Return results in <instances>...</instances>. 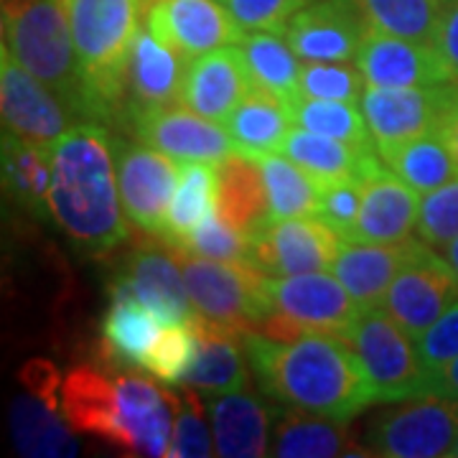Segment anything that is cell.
Masks as SVG:
<instances>
[{
	"label": "cell",
	"mask_w": 458,
	"mask_h": 458,
	"mask_svg": "<svg viewBox=\"0 0 458 458\" xmlns=\"http://www.w3.org/2000/svg\"><path fill=\"white\" fill-rule=\"evenodd\" d=\"M242 342L258 387L278 405L349 423L377 403L372 379L342 336L306 334L276 342L250 331Z\"/></svg>",
	"instance_id": "6da1fadb"
},
{
	"label": "cell",
	"mask_w": 458,
	"mask_h": 458,
	"mask_svg": "<svg viewBox=\"0 0 458 458\" xmlns=\"http://www.w3.org/2000/svg\"><path fill=\"white\" fill-rule=\"evenodd\" d=\"M49 212L89 258H105L128 240L114 140L102 123H77L51 148Z\"/></svg>",
	"instance_id": "7a4b0ae2"
},
{
	"label": "cell",
	"mask_w": 458,
	"mask_h": 458,
	"mask_svg": "<svg viewBox=\"0 0 458 458\" xmlns=\"http://www.w3.org/2000/svg\"><path fill=\"white\" fill-rule=\"evenodd\" d=\"M82 72L89 120H128V64L143 0H64Z\"/></svg>",
	"instance_id": "3957f363"
},
{
	"label": "cell",
	"mask_w": 458,
	"mask_h": 458,
	"mask_svg": "<svg viewBox=\"0 0 458 458\" xmlns=\"http://www.w3.org/2000/svg\"><path fill=\"white\" fill-rule=\"evenodd\" d=\"M0 8L3 47L64 99L77 123H87L89 102L64 5L59 0H0Z\"/></svg>",
	"instance_id": "277c9868"
},
{
	"label": "cell",
	"mask_w": 458,
	"mask_h": 458,
	"mask_svg": "<svg viewBox=\"0 0 458 458\" xmlns=\"http://www.w3.org/2000/svg\"><path fill=\"white\" fill-rule=\"evenodd\" d=\"M194 311L219 327L250 334L273 306L267 298V273L247 260H207L176 255Z\"/></svg>",
	"instance_id": "5b68a950"
},
{
	"label": "cell",
	"mask_w": 458,
	"mask_h": 458,
	"mask_svg": "<svg viewBox=\"0 0 458 458\" xmlns=\"http://www.w3.org/2000/svg\"><path fill=\"white\" fill-rule=\"evenodd\" d=\"M342 339L357 352L364 364L379 405H394L410 397L433 394L418 344L387 311H361Z\"/></svg>",
	"instance_id": "8992f818"
},
{
	"label": "cell",
	"mask_w": 458,
	"mask_h": 458,
	"mask_svg": "<svg viewBox=\"0 0 458 458\" xmlns=\"http://www.w3.org/2000/svg\"><path fill=\"white\" fill-rule=\"evenodd\" d=\"M379 412L364 433L372 456H451L458 438V403L443 394H420Z\"/></svg>",
	"instance_id": "52a82bcc"
},
{
	"label": "cell",
	"mask_w": 458,
	"mask_h": 458,
	"mask_svg": "<svg viewBox=\"0 0 458 458\" xmlns=\"http://www.w3.org/2000/svg\"><path fill=\"white\" fill-rule=\"evenodd\" d=\"M458 99V82L430 87H372L361 95V113L375 138L377 153L385 156L423 132L438 131L443 117Z\"/></svg>",
	"instance_id": "ba28073f"
},
{
	"label": "cell",
	"mask_w": 458,
	"mask_h": 458,
	"mask_svg": "<svg viewBox=\"0 0 458 458\" xmlns=\"http://www.w3.org/2000/svg\"><path fill=\"white\" fill-rule=\"evenodd\" d=\"M456 301L458 278L454 267L438 255V250L418 237L379 309L390 313L412 339H418Z\"/></svg>",
	"instance_id": "9c48e42d"
},
{
	"label": "cell",
	"mask_w": 458,
	"mask_h": 458,
	"mask_svg": "<svg viewBox=\"0 0 458 458\" xmlns=\"http://www.w3.org/2000/svg\"><path fill=\"white\" fill-rule=\"evenodd\" d=\"M174 161L176 158L146 143H114L117 183L125 216L131 225L153 237L164 234L168 207L179 183L181 168Z\"/></svg>",
	"instance_id": "30bf717a"
},
{
	"label": "cell",
	"mask_w": 458,
	"mask_h": 458,
	"mask_svg": "<svg viewBox=\"0 0 458 458\" xmlns=\"http://www.w3.org/2000/svg\"><path fill=\"white\" fill-rule=\"evenodd\" d=\"M344 237L318 214L270 222L252 237L250 262L267 276H301L331 270Z\"/></svg>",
	"instance_id": "8fae6325"
},
{
	"label": "cell",
	"mask_w": 458,
	"mask_h": 458,
	"mask_svg": "<svg viewBox=\"0 0 458 458\" xmlns=\"http://www.w3.org/2000/svg\"><path fill=\"white\" fill-rule=\"evenodd\" d=\"M0 110L5 131L44 148L56 146V140L77 125L64 99L18 64L5 47L0 54Z\"/></svg>",
	"instance_id": "7c38bea8"
},
{
	"label": "cell",
	"mask_w": 458,
	"mask_h": 458,
	"mask_svg": "<svg viewBox=\"0 0 458 458\" xmlns=\"http://www.w3.org/2000/svg\"><path fill=\"white\" fill-rule=\"evenodd\" d=\"M267 298L273 311L291 318L306 334L344 336L364 311L342 280L327 273L267 276Z\"/></svg>",
	"instance_id": "4fadbf2b"
},
{
	"label": "cell",
	"mask_w": 458,
	"mask_h": 458,
	"mask_svg": "<svg viewBox=\"0 0 458 458\" xmlns=\"http://www.w3.org/2000/svg\"><path fill=\"white\" fill-rule=\"evenodd\" d=\"M143 21L186 62L207 51L237 47L247 33L222 0H153Z\"/></svg>",
	"instance_id": "5bb4252c"
},
{
	"label": "cell",
	"mask_w": 458,
	"mask_h": 458,
	"mask_svg": "<svg viewBox=\"0 0 458 458\" xmlns=\"http://www.w3.org/2000/svg\"><path fill=\"white\" fill-rule=\"evenodd\" d=\"M367 29L354 0H313L285 23L283 36L303 62H352Z\"/></svg>",
	"instance_id": "9a60e30c"
},
{
	"label": "cell",
	"mask_w": 458,
	"mask_h": 458,
	"mask_svg": "<svg viewBox=\"0 0 458 458\" xmlns=\"http://www.w3.org/2000/svg\"><path fill=\"white\" fill-rule=\"evenodd\" d=\"M140 143L164 150L165 156L186 161H207L219 164L232 153V138L227 128L216 120L194 113L189 107H158L135 113L128 120Z\"/></svg>",
	"instance_id": "2e32d148"
},
{
	"label": "cell",
	"mask_w": 458,
	"mask_h": 458,
	"mask_svg": "<svg viewBox=\"0 0 458 458\" xmlns=\"http://www.w3.org/2000/svg\"><path fill=\"white\" fill-rule=\"evenodd\" d=\"M357 66L372 87H430L454 82L436 44L367 29Z\"/></svg>",
	"instance_id": "e0dca14e"
},
{
	"label": "cell",
	"mask_w": 458,
	"mask_h": 458,
	"mask_svg": "<svg viewBox=\"0 0 458 458\" xmlns=\"http://www.w3.org/2000/svg\"><path fill=\"white\" fill-rule=\"evenodd\" d=\"M171 247L140 245L131 255L125 270L117 276L113 288L128 291L140 303H146L165 327L183 324L194 316V303L186 291L183 270Z\"/></svg>",
	"instance_id": "ac0fdd59"
},
{
	"label": "cell",
	"mask_w": 458,
	"mask_h": 458,
	"mask_svg": "<svg viewBox=\"0 0 458 458\" xmlns=\"http://www.w3.org/2000/svg\"><path fill=\"white\" fill-rule=\"evenodd\" d=\"M250 89L252 82L240 44L222 47L186 64L181 105L209 120L225 123Z\"/></svg>",
	"instance_id": "d6986e66"
},
{
	"label": "cell",
	"mask_w": 458,
	"mask_h": 458,
	"mask_svg": "<svg viewBox=\"0 0 458 458\" xmlns=\"http://www.w3.org/2000/svg\"><path fill=\"white\" fill-rule=\"evenodd\" d=\"M120 418L125 433V454L168 456L174 438L176 393L164 390L143 377H117Z\"/></svg>",
	"instance_id": "ffe728a7"
},
{
	"label": "cell",
	"mask_w": 458,
	"mask_h": 458,
	"mask_svg": "<svg viewBox=\"0 0 458 458\" xmlns=\"http://www.w3.org/2000/svg\"><path fill=\"white\" fill-rule=\"evenodd\" d=\"M420 194L382 164L364 176L361 212L352 242H408L418 232Z\"/></svg>",
	"instance_id": "44dd1931"
},
{
	"label": "cell",
	"mask_w": 458,
	"mask_h": 458,
	"mask_svg": "<svg viewBox=\"0 0 458 458\" xmlns=\"http://www.w3.org/2000/svg\"><path fill=\"white\" fill-rule=\"evenodd\" d=\"M186 59L171 49L148 26H143L131 51L128 64V120L135 113L171 107L181 102Z\"/></svg>",
	"instance_id": "7402d4cb"
},
{
	"label": "cell",
	"mask_w": 458,
	"mask_h": 458,
	"mask_svg": "<svg viewBox=\"0 0 458 458\" xmlns=\"http://www.w3.org/2000/svg\"><path fill=\"white\" fill-rule=\"evenodd\" d=\"M62 415L72 430L125 451L117 385L92 367H77L62 385Z\"/></svg>",
	"instance_id": "603a6c76"
},
{
	"label": "cell",
	"mask_w": 458,
	"mask_h": 458,
	"mask_svg": "<svg viewBox=\"0 0 458 458\" xmlns=\"http://www.w3.org/2000/svg\"><path fill=\"white\" fill-rule=\"evenodd\" d=\"M191 324L199 334V352L194 367L181 385L204 394H225L250 387V360L242 334L219 327L194 311Z\"/></svg>",
	"instance_id": "cb8c5ba5"
},
{
	"label": "cell",
	"mask_w": 458,
	"mask_h": 458,
	"mask_svg": "<svg viewBox=\"0 0 458 458\" xmlns=\"http://www.w3.org/2000/svg\"><path fill=\"white\" fill-rule=\"evenodd\" d=\"M216 456L260 458L270 454V410L258 394H214L207 400Z\"/></svg>",
	"instance_id": "d4e9b609"
},
{
	"label": "cell",
	"mask_w": 458,
	"mask_h": 458,
	"mask_svg": "<svg viewBox=\"0 0 458 458\" xmlns=\"http://www.w3.org/2000/svg\"><path fill=\"white\" fill-rule=\"evenodd\" d=\"M418 237L397 245L382 242H344L339 258L334 262V276L361 309H379L393 285L394 276L405 265Z\"/></svg>",
	"instance_id": "484cf974"
},
{
	"label": "cell",
	"mask_w": 458,
	"mask_h": 458,
	"mask_svg": "<svg viewBox=\"0 0 458 458\" xmlns=\"http://www.w3.org/2000/svg\"><path fill=\"white\" fill-rule=\"evenodd\" d=\"M270 456L278 458H331V456H372L360 451L344 420H331L303 410L278 408L273 428Z\"/></svg>",
	"instance_id": "4316f807"
},
{
	"label": "cell",
	"mask_w": 458,
	"mask_h": 458,
	"mask_svg": "<svg viewBox=\"0 0 458 458\" xmlns=\"http://www.w3.org/2000/svg\"><path fill=\"white\" fill-rule=\"evenodd\" d=\"M280 150L301 168H306L321 186H331L336 181L354 179V176L364 179L385 164L377 150L354 148L344 140L318 135L298 125L295 131L288 132Z\"/></svg>",
	"instance_id": "83f0119b"
},
{
	"label": "cell",
	"mask_w": 458,
	"mask_h": 458,
	"mask_svg": "<svg viewBox=\"0 0 458 458\" xmlns=\"http://www.w3.org/2000/svg\"><path fill=\"white\" fill-rule=\"evenodd\" d=\"M219 171V207L216 212L229 225L240 227L250 237L270 225V201L267 186L258 164L245 153H229L216 164Z\"/></svg>",
	"instance_id": "f1b7e54d"
},
{
	"label": "cell",
	"mask_w": 458,
	"mask_h": 458,
	"mask_svg": "<svg viewBox=\"0 0 458 458\" xmlns=\"http://www.w3.org/2000/svg\"><path fill=\"white\" fill-rule=\"evenodd\" d=\"M291 123H293L291 105L258 87H252L225 120L234 150L245 153L250 158L278 153L291 132Z\"/></svg>",
	"instance_id": "f546056e"
},
{
	"label": "cell",
	"mask_w": 458,
	"mask_h": 458,
	"mask_svg": "<svg viewBox=\"0 0 458 458\" xmlns=\"http://www.w3.org/2000/svg\"><path fill=\"white\" fill-rule=\"evenodd\" d=\"M164 321L128 291L113 288V303L102 324V342L114 364H146L148 352L161 336Z\"/></svg>",
	"instance_id": "4dcf8cb0"
},
{
	"label": "cell",
	"mask_w": 458,
	"mask_h": 458,
	"mask_svg": "<svg viewBox=\"0 0 458 458\" xmlns=\"http://www.w3.org/2000/svg\"><path fill=\"white\" fill-rule=\"evenodd\" d=\"M3 183L18 207L44 219L49 212L51 148L36 146L13 131L3 132Z\"/></svg>",
	"instance_id": "1f68e13d"
},
{
	"label": "cell",
	"mask_w": 458,
	"mask_h": 458,
	"mask_svg": "<svg viewBox=\"0 0 458 458\" xmlns=\"http://www.w3.org/2000/svg\"><path fill=\"white\" fill-rule=\"evenodd\" d=\"M240 49L245 56L250 82L258 89L276 95L293 105L301 99V72L298 54L278 31H252L242 36Z\"/></svg>",
	"instance_id": "d6a6232c"
},
{
	"label": "cell",
	"mask_w": 458,
	"mask_h": 458,
	"mask_svg": "<svg viewBox=\"0 0 458 458\" xmlns=\"http://www.w3.org/2000/svg\"><path fill=\"white\" fill-rule=\"evenodd\" d=\"M219 207V171L216 164L186 161L181 164L179 183L168 207L165 229L161 234L165 245L181 242L189 232L212 216Z\"/></svg>",
	"instance_id": "836d02e7"
},
{
	"label": "cell",
	"mask_w": 458,
	"mask_h": 458,
	"mask_svg": "<svg viewBox=\"0 0 458 458\" xmlns=\"http://www.w3.org/2000/svg\"><path fill=\"white\" fill-rule=\"evenodd\" d=\"M385 165L408 183L420 197L458 176V161L441 131L412 138L382 156Z\"/></svg>",
	"instance_id": "e575fe53"
},
{
	"label": "cell",
	"mask_w": 458,
	"mask_h": 458,
	"mask_svg": "<svg viewBox=\"0 0 458 458\" xmlns=\"http://www.w3.org/2000/svg\"><path fill=\"white\" fill-rule=\"evenodd\" d=\"M66 420V418H64ZM56 415V408L36 394L18 397L11 410V433L23 456H74L77 441Z\"/></svg>",
	"instance_id": "d590c367"
},
{
	"label": "cell",
	"mask_w": 458,
	"mask_h": 458,
	"mask_svg": "<svg viewBox=\"0 0 458 458\" xmlns=\"http://www.w3.org/2000/svg\"><path fill=\"white\" fill-rule=\"evenodd\" d=\"M258 164H260L265 186H267L270 222L318 214L324 186L313 179L306 168H301L288 156L283 158L278 153L258 156Z\"/></svg>",
	"instance_id": "8d00e7d4"
},
{
	"label": "cell",
	"mask_w": 458,
	"mask_h": 458,
	"mask_svg": "<svg viewBox=\"0 0 458 458\" xmlns=\"http://www.w3.org/2000/svg\"><path fill=\"white\" fill-rule=\"evenodd\" d=\"M369 29L433 44L441 23V0H354Z\"/></svg>",
	"instance_id": "74e56055"
},
{
	"label": "cell",
	"mask_w": 458,
	"mask_h": 458,
	"mask_svg": "<svg viewBox=\"0 0 458 458\" xmlns=\"http://www.w3.org/2000/svg\"><path fill=\"white\" fill-rule=\"evenodd\" d=\"M291 110H293V123L298 128L336 138V140H344L354 148L377 150L367 117L354 102L301 98L291 105Z\"/></svg>",
	"instance_id": "f35d334b"
},
{
	"label": "cell",
	"mask_w": 458,
	"mask_h": 458,
	"mask_svg": "<svg viewBox=\"0 0 458 458\" xmlns=\"http://www.w3.org/2000/svg\"><path fill=\"white\" fill-rule=\"evenodd\" d=\"M174 255H197L207 260H247L252 258V237L240 227L229 225L219 212L207 216L194 232H189L181 242H174Z\"/></svg>",
	"instance_id": "ab89813d"
},
{
	"label": "cell",
	"mask_w": 458,
	"mask_h": 458,
	"mask_svg": "<svg viewBox=\"0 0 458 458\" xmlns=\"http://www.w3.org/2000/svg\"><path fill=\"white\" fill-rule=\"evenodd\" d=\"M197 352L199 334L189 318L183 324H174L161 331L158 342L148 352L143 369L156 379H161L164 385H181L197 361Z\"/></svg>",
	"instance_id": "60d3db41"
},
{
	"label": "cell",
	"mask_w": 458,
	"mask_h": 458,
	"mask_svg": "<svg viewBox=\"0 0 458 458\" xmlns=\"http://www.w3.org/2000/svg\"><path fill=\"white\" fill-rule=\"evenodd\" d=\"M367 80L349 62H309L301 72V98L360 105Z\"/></svg>",
	"instance_id": "b9f144b4"
},
{
	"label": "cell",
	"mask_w": 458,
	"mask_h": 458,
	"mask_svg": "<svg viewBox=\"0 0 458 458\" xmlns=\"http://www.w3.org/2000/svg\"><path fill=\"white\" fill-rule=\"evenodd\" d=\"M418 237L438 252L458 237V176L420 197Z\"/></svg>",
	"instance_id": "7bdbcfd3"
},
{
	"label": "cell",
	"mask_w": 458,
	"mask_h": 458,
	"mask_svg": "<svg viewBox=\"0 0 458 458\" xmlns=\"http://www.w3.org/2000/svg\"><path fill=\"white\" fill-rule=\"evenodd\" d=\"M176 393V415H174V438H171V458H207L216 454L209 428L204 420V408L194 387L179 385Z\"/></svg>",
	"instance_id": "ee69618b"
},
{
	"label": "cell",
	"mask_w": 458,
	"mask_h": 458,
	"mask_svg": "<svg viewBox=\"0 0 458 458\" xmlns=\"http://www.w3.org/2000/svg\"><path fill=\"white\" fill-rule=\"evenodd\" d=\"M361 197H364V179L357 176L324 186L318 216L342 234L344 242H352L354 237L361 212Z\"/></svg>",
	"instance_id": "f6af8a7d"
},
{
	"label": "cell",
	"mask_w": 458,
	"mask_h": 458,
	"mask_svg": "<svg viewBox=\"0 0 458 458\" xmlns=\"http://www.w3.org/2000/svg\"><path fill=\"white\" fill-rule=\"evenodd\" d=\"M415 344H418L420 360L426 364L428 377H430V393H433L436 377L458 357V301L433 327L426 328L415 339Z\"/></svg>",
	"instance_id": "bcb514c9"
},
{
	"label": "cell",
	"mask_w": 458,
	"mask_h": 458,
	"mask_svg": "<svg viewBox=\"0 0 458 458\" xmlns=\"http://www.w3.org/2000/svg\"><path fill=\"white\" fill-rule=\"evenodd\" d=\"M245 31H278L313 0H222Z\"/></svg>",
	"instance_id": "7dc6e473"
},
{
	"label": "cell",
	"mask_w": 458,
	"mask_h": 458,
	"mask_svg": "<svg viewBox=\"0 0 458 458\" xmlns=\"http://www.w3.org/2000/svg\"><path fill=\"white\" fill-rule=\"evenodd\" d=\"M18 379H21V385L29 393L56 408V393L62 390L64 382L59 379V372H56V367L49 360L26 361L21 367V372H18Z\"/></svg>",
	"instance_id": "c3c4849f"
},
{
	"label": "cell",
	"mask_w": 458,
	"mask_h": 458,
	"mask_svg": "<svg viewBox=\"0 0 458 458\" xmlns=\"http://www.w3.org/2000/svg\"><path fill=\"white\" fill-rule=\"evenodd\" d=\"M436 49L441 51L443 62L448 66L454 82H458V0L443 3L441 23L436 33Z\"/></svg>",
	"instance_id": "681fc988"
},
{
	"label": "cell",
	"mask_w": 458,
	"mask_h": 458,
	"mask_svg": "<svg viewBox=\"0 0 458 458\" xmlns=\"http://www.w3.org/2000/svg\"><path fill=\"white\" fill-rule=\"evenodd\" d=\"M433 394H443L458 403V357L433 382Z\"/></svg>",
	"instance_id": "f907efd6"
},
{
	"label": "cell",
	"mask_w": 458,
	"mask_h": 458,
	"mask_svg": "<svg viewBox=\"0 0 458 458\" xmlns=\"http://www.w3.org/2000/svg\"><path fill=\"white\" fill-rule=\"evenodd\" d=\"M438 131L443 132V138H445V143H448V148H451L454 158L458 161V99L454 102V107L448 110V114L443 117V123Z\"/></svg>",
	"instance_id": "816d5d0a"
},
{
	"label": "cell",
	"mask_w": 458,
	"mask_h": 458,
	"mask_svg": "<svg viewBox=\"0 0 458 458\" xmlns=\"http://www.w3.org/2000/svg\"><path fill=\"white\" fill-rule=\"evenodd\" d=\"M445 260H448V265L454 267V273H456V278H458V237L451 242V245L445 247Z\"/></svg>",
	"instance_id": "f5cc1de1"
},
{
	"label": "cell",
	"mask_w": 458,
	"mask_h": 458,
	"mask_svg": "<svg viewBox=\"0 0 458 458\" xmlns=\"http://www.w3.org/2000/svg\"><path fill=\"white\" fill-rule=\"evenodd\" d=\"M451 456L458 458V438H456V443H454V451H451Z\"/></svg>",
	"instance_id": "db71d44e"
},
{
	"label": "cell",
	"mask_w": 458,
	"mask_h": 458,
	"mask_svg": "<svg viewBox=\"0 0 458 458\" xmlns=\"http://www.w3.org/2000/svg\"><path fill=\"white\" fill-rule=\"evenodd\" d=\"M150 3H153V0H143V13H146V8L150 5Z\"/></svg>",
	"instance_id": "11a10c76"
},
{
	"label": "cell",
	"mask_w": 458,
	"mask_h": 458,
	"mask_svg": "<svg viewBox=\"0 0 458 458\" xmlns=\"http://www.w3.org/2000/svg\"><path fill=\"white\" fill-rule=\"evenodd\" d=\"M59 3H62V5H64V0H59Z\"/></svg>",
	"instance_id": "9f6ffc18"
},
{
	"label": "cell",
	"mask_w": 458,
	"mask_h": 458,
	"mask_svg": "<svg viewBox=\"0 0 458 458\" xmlns=\"http://www.w3.org/2000/svg\"><path fill=\"white\" fill-rule=\"evenodd\" d=\"M441 3H448V0H441Z\"/></svg>",
	"instance_id": "6f0895ef"
}]
</instances>
